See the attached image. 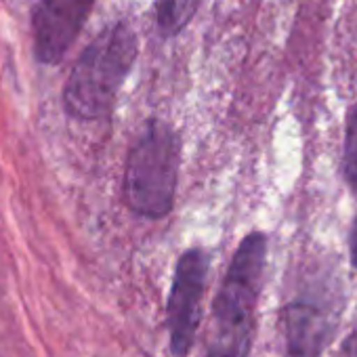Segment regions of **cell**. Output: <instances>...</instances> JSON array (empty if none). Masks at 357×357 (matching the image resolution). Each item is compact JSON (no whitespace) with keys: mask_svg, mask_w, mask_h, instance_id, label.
Listing matches in <instances>:
<instances>
[{"mask_svg":"<svg viewBox=\"0 0 357 357\" xmlns=\"http://www.w3.org/2000/svg\"><path fill=\"white\" fill-rule=\"evenodd\" d=\"M267 240L250 234L240 244L215 298L206 357H246L252 344L255 309L263 284Z\"/></svg>","mask_w":357,"mask_h":357,"instance_id":"1","label":"cell"},{"mask_svg":"<svg viewBox=\"0 0 357 357\" xmlns=\"http://www.w3.org/2000/svg\"><path fill=\"white\" fill-rule=\"evenodd\" d=\"M137 57V36L118 22L105 28L78 57L66 91L63 107L72 118L99 120L109 114L118 91Z\"/></svg>","mask_w":357,"mask_h":357,"instance_id":"2","label":"cell"},{"mask_svg":"<svg viewBox=\"0 0 357 357\" xmlns=\"http://www.w3.org/2000/svg\"><path fill=\"white\" fill-rule=\"evenodd\" d=\"M178 172V141L162 120H149L130 147L124 172V198L132 213L162 219L170 213Z\"/></svg>","mask_w":357,"mask_h":357,"instance_id":"3","label":"cell"},{"mask_svg":"<svg viewBox=\"0 0 357 357\" xmlns=\"http://www.w3.org/2000/svg\"><path fill=\"white\" fill-rule=\"evenodd\" d=\"M342 296L326 282L305 286L284 309L288 357H319L334 336Z\"/></svg>","mask_w":357,"mask_h":357,"instance_id":"4","label":"cell"},{"mask_svg":"<svg viewBox=\"0 0 357 357\" xmlns=\"http://www.w3.org/2000/svg\"><path fill=\"white\" fill-rule=\"evenodd\" d=\"M208 257L202 250H188L176 263L170 298H168V330L170 349L176 357L188 355L194 344L200 324V303L206 288Z\"/></svg>","mask_w":357,"mask_h":357,"instance_id":"5","label":"cell"},{"mask_svg":"<svg viewBox=\"0 0 357 357\" xmlns=\"http://www.w3.org/2000/svg\"><path fill=\"white\" fill-rule=\"evenodd\" d=\"M95 0H40L32 32H34V53L40 63H59L76 36L84 28Z\"/></svg>","mask_w":357,"mask_h":357,"instance_id":"6","label":"cell"},{"mask_svg":"<svg viewBox=\"0 0 357 357\" xmlns=\"http://www.w3.org/2000/svg\"><path fill=\"white\" fill-rule=\"evenodd\" d=\"M200 0H158L155 20L164 38L181 32L196 13Z\"/></svg>","mask_w":357,"mask_h":357,"instance_id":"7","label":"cell"},{"mask_svg":"<svg viewBox=\"0 0 357 357\" xmlns=\"http://www.w3.org/2000/svg\"><path fill=\"white\" fill-rule=\"evenodd\" d=\"M344 178L353 190H357V105L349 114L347 139H344V158H342Z\"/></svg>","mask_w":357,"mask_h":357,"instance_id":"8","label":"cell"},{"mask_svg":"<svg viewBox=\"0 0 357 357\" xmlns=\"http://www.w3.org/2000/svg\"><path fill=\"white\" fill-rule=\"evenodd\" d=\"M344 357H357V328L344 344Z\"/></svg>","mask_w":357,"mask_h":357,"instance_id":"9","label":"cell"},{"mask_svg":"<svg viewBox=\"0 0 357 357\" xmlns=\"http://www.w3.org/2000/svg\"><path fill=\"white\" fill-rule=\"evenodd\" d=\"M351 261H353V265L357 267V219H355L353 234H351Z\"/></svg>","mask_w":357,"mask_h":357,"instance_id":"10","label":"cell"}]
</instances>
